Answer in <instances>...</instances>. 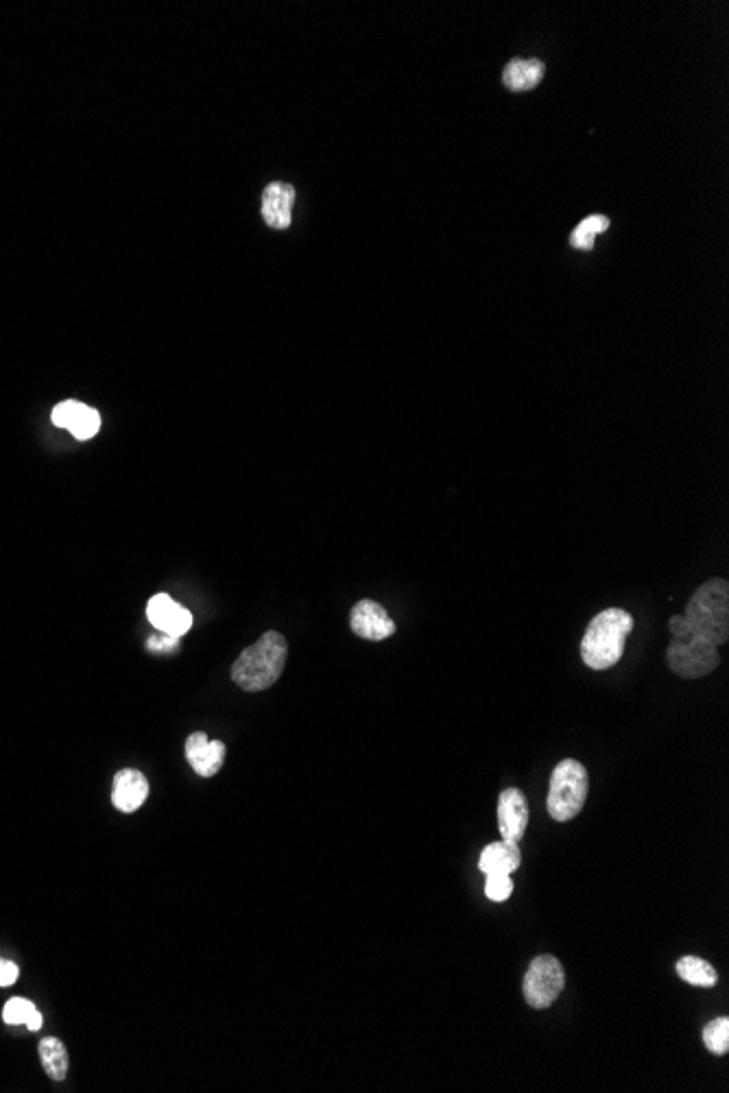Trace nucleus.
I'll use <instances>...</instances> for the list:
<instances>
[{
  "label": "nucleus",
  "mask_w": 729,
  "mask_h": 1093,
  "mask_svg": "<svg viewBox=\"0 0 729 1093\" xmlns=\"http://www.w3.org/2000/svg\"><path fill=\"white\" fill-rule=\"evenodd\" d=\"M681 624L712 646H723L729 640V583L725 579H710L690 596Z\"/></svg>",
  "instance_id": "nucleus-1"
},
{
  "label": "nucleus",
  "mask_w": 729,
  "mask_h": 1093,
  "mask_svg": "<svg viewBox=\"0 0 729 1093\" xmlns=\"http://www.w3.org/2000/svg\"><path fill=\"white\" fill-rule=\"evenodd\" d=\"M286 655H289V646H286L284 635L267 631L256 644L247 646L238 655L232 666V681L245 692L267 690L282 677Z\"/></svg>",
  "instance_id": "nucleus-2"
},
{
  "label": "nucleus",
  "mask_w": 729,
  "mask_h": 1093,
  "mask_svg": "<svg viewBox=\"0 0 729 1093\" xmlns=\"http://www.w3.org/2000/svg\"><path fill=\"white\" fill-rule=\"evenodd\" d=\"M633 618L625 609H605L594 616L581 640V659L592 670H607L620 662Z\"/></svg>",
  "instance_id": "nucleus-3"
},
{
  "label": "nucleus",
  "mask_w": 729,
  "mask_h": 1093,
  "mask_svg": "<svg viewBox=\"0 0 729 1093\" xmlns=\"http://www.w3.org/2000/svg\"><path fill=\"white\" fill-rule=\"evenodd\" d=\"M668 627H671L673 640L666 648V662L677 677L701 679V677H708L712 670L719 668L721 664L719 648L701 640L699 635L690 633L684 624H681L679 616H673L671 622H668Z\"/></svg>",
  "instance_id": "nucleus-4"
},
{
  "label": "nucleus",
  "mask_w": 729,
  "mask_h": 1093,
  "mask_svg": "<svg viewBox=\"0 0 729 1093\" xmlns=\"http://www.w3.org/2000/svg\"><path fill=\"white\" fill-rule=\"evenodd\" d=\"M588 799V771L577 760H564L555 766L548 788L546 808L559 823H568L579 816Z\"/></svg>",
  "instance_id": "nucleus-5"
},
{
  "label": "nucleus",
  "mask_w": 729,
  "mask_h": 1093,
  "mask_svg": "<svg viewBox=\"0 0 729 1093\" xmlns=\"http://www.w3.org/2000/svg\"><path fill=\"white\" fill-rule=\"evenodd\" d=\"M566 987V974L559 960L551 954H542L533 958L529 965L527 976L522 982L524 1002L537 1011L553 1006V1002L559 998L561 991Z\"/></svg>",
  "instance_id": "nucleus-6"
},
{
  "label": "nucleus",
  "mask_w": 729,
  "mask_h": 1093,
  "mask_svg": "<svg viewBox=\"0 0 729 1093\" xmlns=\"http://www.w3.org/2000/svg\"><path fill=\"white\" fill-rule=\"evenodd\" d=\"M350 627L358 638L369 642H380L391 638L396 633V622L387 614V609L378 605L376 600H358L350 614Z\"/></svg>",
  "instance_id": "nucleus-7"
},
{
  "label": "nucleus",
  "mask_w": 729,
  "mask_h": 1093,
  "mask_svg": "<svg viewBox=\"0 0 729 1093\" xmlns=\"http://www.w3.org/2000/svg\"><path fill=\"white\" fill-rule=\"evenodd\" d=\"M529 825V801L518 788H507L498 799V830L507 843H520Z\"/></svg>",
  "instance_id": "nucleus-8"
},
{
  "label": "nucleus",
  "mask_w": 729,
  "mask_h": 1093,
  "mask_svg": "<svg viewBox=\"0 0 729 1093\" xmlns=\"http://www.w3.org/2000/svg\"><path fill=\"white\" fill-rule=\"evenodd\" d=\"M147 618L160 633L182 638L193 627V614L177 605L169 594H155L147 605Z\"/></svg>",
  "instance_id": "nucleus-9"
},
{
  "label": "nucleus",
  "mask_w": 729,
  "mask_h": 1093,
  "mask_svg": "<svg viewBox=\"0 0 729 1093\" xmlns=\"http://www.w3.org/2000/svg\"><path fill=\"white\" fill-rule=\"evenodd\" d=\"M186 758L201 777H212L219 773L225 760V744L221 740H210L203 731H195L186 740Z\"/></svg>",
  "instance_id": "nucleus-10"
},
{
  "label": "nucleus",
  "mask_w": 729,
  "mask_h": 1093,
  "mask_svg": "<svg viewBox=\"0 0 729 1093\" xmlns=\"http://www.w3.org/2000/svg\"><path fill=\"white\" fill-rule=\"evenodd\" d=\"M149 797V782L147 777L134 768H127L114 777V790H112V803L116 810L121 812H136L140 810L142 803Z\"/></svg>",
  "instance_id": "nucleus-11"
},
{
  "label": "nucleus",
  "mask_w": 729,
  "mask_h": 1093,
  "mask_svg": "<svg viewBox=\"0 0 729 1093\" xmlns=\"http://www.w3.org/2000/svg\"><path fill=\"white\" fill-rule=\"evenodd\" d=\"M295 203V188L289 184L276 182L267 186L265 195H262V216H265L267 225L276 227V230H286L291 225V210Z\"/></svg>",
  "instance_id": "nucleus-12"
},
{
  "label": "nucleus",
  "mask_w": 729,
  "mask_h": 1093,
  "mask_svg": "<svg viewBox=\"0 0 729 1093\" xmlns=\"http://www.w3.org/2000/svg\"><path fill=\"white\" fill-rule=\"evenodd\" d=\"M522 854L516 843H492L483 849L481 860H478V869L485 875H511L513 871L520 869Z\"/></svg>",
  "instance_id": "nucleus-13"
},
{
  "label": "nucleus",
  "mask_w": 729,
  "mask_h": 1093,
  "mask_svg": "<svg viewBox=\"0 0 729 1093\" xmlns=\"http://www.w3.org/2000/svg\"><path fill=\"white\" fill-rule=\"evenodd\" d=\"M544 77V64L540 59H513L507 64L503 79L505 86L513 92H527L533 90L537 83Z\"/></svg>",
  "instance_id": "nucleus-14"
},
{
  "label": "nucleus",
  "mask_w": 729,
  "mask_h": 1093,
  "mask_svg": "<svg viewBox=\"0 0 729 1093\" xmlns=\"http://www.w3.org/2000/svg\"><path fill=\"white\" fill-rule=\"evenodd\" d=\"M677 974L681 980H686L688 984H692V987H703V989H710V987H716V982H719V974H716V969L708 963V960L703 958H697V956H684L677 963Z\"/></svg>",
  "instance_id": "nucleus-15"
},
{
  "label": "nucleus",
  "mask_w": 729,
  "mask_h": 1093,
  "mask_svg": "<svg viewBox=\"0 0 729 1093\" xmlns=\"http://www.w3.org/2000/svg\"><path fill=\"white\" fill-rule=\"evenodd\" d=\"M40 1061L44 1072L53 1080H64L68 1074V1052L66 1046L55 1037H46L40 1041Z\"/></svg>",
  "instance_id": "nucleus-16"
},
{
  "label": "nucleus",
  "mask_w": 729,
  "mask_h": 1093,
  "mask_svg": "<svg viewBox=\"0 0 729 1093\" xmlns=\"http://www.w3.org/2000/svg\"><path fill=\"white\" fill-rule=\"evenodd\" d=\"M3 1017H5V1022L11 1024V1026L25 1024L29 1030H40L42 1028L40 1011L33 1006V1002H29L25 998H11L5 1004Z\"/></svg>",
  "instance_id": "nucleus-17"
},
{
  "label": "nucleus",
  "mask_w": 729,
  "mask_h": 1093,
  "mask_svg": "<svg viewBox=\"0 0 729 1093\" xmlns=\"http://www.w3.org/2000/svg\"><path fill=\"white\" fill-rule=\"evenodd\" d=\"M607 227H609V221L605 219V216H601V214H592V216H588V219H585L581 225H577V230L572 232V236H570V243H572V247L588 251V249L594 247L596 234L605 232Z\"/></svg>",
  "instance_id": "nucleus-18"
},
{
  "label": "nucleus",
  "mask_w": 729,
  "mask_h": 1093,
  "mask_svg": "<svg viewBox=\"0 0 729 1093\" xmlns=\"http://www.w3.org/2000/svg\"><path fill=\"white\" fill-rule=\"evenodd\" d=\"M703 1046L712 1054L723 1056L729 1050V1019L719 1017L703 1028Z\"/></svg>",
  "instance_id": "nucleus-19"
},
{
  "label": "nucleus",
  "mask_w": 729,
  "mask_h": 1093,
  "mask_svg": "<svg viewBox=\"0 0 729 1093\" xmlns=\"http://www.w3.org/2000/svg\"><path fill=\"white\" fill-rule=\"evenodd\" d=\"M99 428H101V415H99L97 411H94V408H90V406H86V404H81L79 413H77V417H75V422H73V426H70L68 430L73 432V435H75L77 439L86 441V439H92L94 435H97Z\"/></svg>",
  "instance_id": "nucleus-20"
},
{
  "label": "nucleus",
  "mask_w": 729,
  "mask_h": 1093,
  "mask_svg": "<svg viewBox=\"0 0 729 1093\" xmlns=\"http://www.w3.org/2000/svg\"><path fill=\"white\" fill-rule=\"evenodd\" d=\"M511 893H513L511 875H487L485 895L492 899V902H496V904L507 902V899L511 897Z\"/></svg>",
  "instance_id": "nucleus-21"
},
{
  "label": "nucleus",
  "mask_w": 729,
  "mask_h": 1093,
  "mask_svg": "<svg viewBox=\"0 0 729 1093\" xmlns=\"http://www.w3.org/2000/svg\"><path fill=\"white\" fill-rule=\"evenodd\" d=\"M79 408H81V402H75V400H68V402L57 404V406L53 408V424L59 426V428H66V430H68L70 426H73L75 417H77V413H79Z\"/></svg>",
  "instance_id": "nucleus-22"
},
{
  "label": "nucleus",
  "mask_w": 729,
  "mask_h": 1093,
  "mask_svg": "<svg viewBox=\"0 0 729 1093\" xmlns=\"http://www.w3.org/2000/svg\"><path fill=\"white\" fill-rule=\"evenodd\" d=\"M177 646H179V638H177V635H169V633L151 635L149 642H147L149 653H173V651H177Z\"/></svg>",
  "instance_id": "nucleus-23"
},
{
  "label": "nucleus",
  "mask_w": 729,
  "mask_h": 1093,
  "mask_svg": "<svg viewBox=\"0 0 729 1093\" xmlns=\"http://www.w3.org/2000/svg\"><path fill=\"white\" fill-rule=\"evenodd\" d=\"M18 976L20 969L14 963H9V960L0 958V987H11L18 980Z\"/></svg>",
  "instance_id": "nucleus-24"
}]
</instances>
